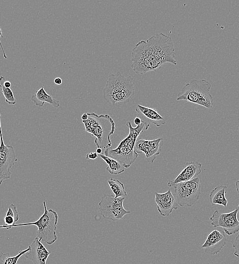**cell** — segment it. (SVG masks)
Here are the masks:
<instances>
[{"instance_id": "obj_32", "label": "cell", "mask_w": 239, "mask_h": 264, "mask_svg": "<svg viewBox=\"0 0 239 264\" xmlns=\"http://www.w3.org/2000/svg\"><path fill=\"white\" fill-rule=\"evenodd\" d=\"M102 150L101 148H98L96 150V153L98 154H102Z\"/></svg>"}, {"instance_id": "obj_16", "label": "cell", "mask_w": 239, "mask_h": 264, "mask_svg": "<svg viewBox=\"0 0 239 264\" xmlns=\"http://www.w3.org/2000/svg\"><path fill=\"white\" fill-rule=\"evenodd\" d=\"M135 111L140 117L145 118L146 120L145 122L149 124L151 123L159 127L166 123L164 118L155 109L137 105Z\"/></svg>"}, {"instance_id": "obj_5", "label": "cell", "mask_w": 239, "mask_h": 264, "mask_svg": "<svg viewBox=\"0 0 239 264\" xmlns=\"http://www.w3.org/2000/svg\"><path fill=\"white\" fill-rule=\"evenodd\" d=\"M211 87V84L206 80L193 79L182 88L176 100L191 102L211 109L214 105L213 96L210 93Z\"/></svg>"}, {"instance_id": "obj_30", "label": "cell", "mask_w": 239, "mask_h": 264, "mask_svg": "<svg viewBox=\"0 0 239 264\" xmlns=\"http://www.w3.org/2000/svg\"><path fill=\"white\" fill-rule=\"evenodd\" d=\"M235 188L237 192L239 194V180L236 181L235 183Z\"/></svg>"}, {"instance_id": "obj_7", "label": "cell", "mask_w": 239, "mask_h": 264, "mask_svg": "<svg viewBox=\"0 0 239 264\" xmlns=\"http://www.w3.org/2000/svg\"><path fill=\"white\" fill-rule=\"evenodd\" d=\"M201 180L200 177L174 184V195L181 207H191L199 199Z\"/></svg>"}, {"instance_id": "obj_31", "label": "cell", "mask_w": 239, "mask_h": 264, "mask_svg": "<svg viewBox=\"0 0 239 264\" xmlns=\"http://www.w3.org/2000/svg\"><path fill=\"white\" fill-rule=\"evenodd\" d=\"M81 118L82 119V120H87V119L88 118V115H87V113H83L82 115V116L81 117Z\"/></svg>"}, {"instance_id": "obj_25", "label": "cell", "mask_w": 239, "mask_h": 264, "mask_svg": "<svg viewBox=\"0 0 239 264\" xmlns=\"http://www.w3.org/2000/svg\"><path fill=\"white\" fill-rule=\"evenodd\" d=\"M98 154L96 152H90L86 155V159H95L98 157Z\"/></svg>"}, {"instance_id": "obj_4", "label": "cell", "mask_w": 239, "mask_h": 264, "mask_svg": "<svg viewBox=\"0 0 239 264\" xmlns=\"http://www.w3.org/2000/svg\"><path fill=\"white\" fill-rule=\"evenodd\" d=\"M88 118L82 120L85 131L95 137V143L97 148L107 149L111 147L110 136L115 131V122L107 114L97 115L87 113Z\"/></svg>"}, {"instance_id": "obj_12", "label": "cell", "mask_w": 239, "mask_h": 264, "mask_svg": "<svg viewBox=\"0 0 239 264\" xmlns=\"http://www.w3.org/2000/svg\"><path fill=\"white\" fill-rule=\"evenodd\" d=\"M227 238L222 228L212 230L201 246L204 253L211 255L218 254L226 245Z\"/></svg>"}, {"instance_id": "obj_11", "label": "cell", "mask_w": 239, "mask_h": 264, "mask_svg": "<svg viewBox=\"0 0 239 264\" xmlns=\"http://www.w3.org/2000/svg\"><path fill=\"white\" fill-rule=\"evenodd\" d=\"M163 145V138H160L153 140H146L142 139H137L134 149L138 154L143 152L146 160L148 162H153L161 152Z\"/></svg>"}, {"instance_id": "obj_8", "label": "cell", "mask_w": 239, "mask_h": 264, "mask_svg": "<svg viewBox=\"0 0 239 264\" xmlns=\"http://www.w3.org/2000/svg\"><path fill=\"white\" fill-rule=\"evenodd\" d=\"M125 197H115L114 196L105 194L101 196L99 203L101 215L105 219L113 221L122 219L125 215L131 211L126 210L123 206Z\"/></svg>"}, {"instance_id": "obj_28", "label": "cell", "mask_w": 239, "mask_h": 264, "mask_svg": "<svg viewBox=\"0 0 239 264\" xmlns=\"http://www.w3.org/2000/svg\"><path fill=\"white\" fill-rule=\"evenodd\" d=\"M141 122H142V120L138 116L135 117L134 120V122L137 126L140 125L141 124Z\"/></svg>"}, {"instance_id": "obj_15", "label": "cell", "mask_w": 239, "mask_h": 264, "mask_svg": "<svg viewBox=\"0 0 239 264\" xmlns=\"http://www.w3.org/2000/svg\"><path fill=\"white\" fill-rule=\"evenodd\" d=\"M201 172V164L199 162L191 161L186 164L185 168L173 180L167 183L168 187H172L174 184L191 180Z\"/></svg>"}, {"instance_id": "obj_21", "label": "cell", "mask_w": 239, "mask_h": 264, "mask_svg": "<svg viewBox=\"0 0 239 264\" xmlns=\"http://www.w3.org/2000/svg\"><path fill=\"white\" fill-rule=\"evenodd\" d=\"M31 249L29 246L26 249L20 251L16 255L11 256L10 253H1L0 254V264H17L19 258Z\"/></svg>"}, {"instance_id": "obj_9", "label": "cell", "mask_w": 239, "mask_h": 264, "mask_svg": "<svg viewBox=\"0 0 239 264\" xmlns=\"http://www.w3.org/2000/svg\"><path fill=\"white\" fill-rule=\"evenodd\" d=\"M17 158L13 147L4 143L1 127L0 114V185L11 176V169Z\"/></svg>"}, {"instance_id": "obj_24", "label": "cell", "mask_w": 239, "mask_h": 264, "mask_svg": "<svg viewBox=\"0 0 239 264\" xmlns=\"http://www.w3.org/2000/svg\"><path fill=\"white\" fill-rule=\"evenodd\" d=\"M232 246L234 249V255L239 257V233L235 238Z\"/></svg>"}, {"instance_id": "obj_23", "label": "cell", "mask_w": 239, "mask_h": 264, "mask_svg": "<svg viewBox=\"0 0 239 264\" xmlns=\"http://www.w3.org/2000/svg\"><path fill=\"white\" fill-rule=\"evenodd\" d=\"M6 215L12 217L16 222L18 221L19 217L15 204L12 203L9 205Z\"/></svg>"}, {"instance_id": "obj_1", "label": "cell", "mask_w": 239, "mask_h": 264, "mask_svg": "<svg viewBox=\"0 0 239 264\" xmlns=\"http://www.w3.org/2000/svg\"><path fill=\"white\" fill-rule=\"evenodd\" d=\"M175 56L171 38L161 32L136 44L131 51V67L136 74H144L165 63L176 65Z\"/></svg>"}, {"instance_id": "obj_20", "label": "cell", "mask_w": 239, "mask_h": 264, "mask_svg": "<svg viewBox=\"0 0 239 264\" xmlns=\"http://www.w3.org/2000/svg\"><path fill=\"white\" fill-rule=\"evenodd\" d=\"M107 182L110 189L114 194V196L115 197H125L127 196V193L125 189L124 184L118 180L114 179L111 178Z\"/></svg>"}, {"instance_id": "obj_10", "label": "cell", "mask_w": 239, "mask_h": 264, "mask_svg": "<svg viewBox=\"0 0 239 264\" xmlns=\"http://www.w3.org/2000/svg\"><path fill=\"white\" fill-rule=\"evenodd\" d=\"M239 204L233 211L227 213L216 210L210 218L211 225L214 227H221L228 236L233 235L239 232V221L237 218Z\"/></svg>"}, {"instance_id": "obj_6", "label": "cell", "mask_w": 239, "mask_h": 264, "mask_svg": "<svg viewBox=\"0 0 239 264\" xmlns=\"http://www.w3.org/2000/svg\"><path fill=\"white\" fill-rule=\"evenodd\" d=\"M43 214L37 221L31 222V224L37 227V237L40 241L51 245L57 239L56 230L58 215L55 211L47 209L45 201L43 202Z\"/></svg>"}, {"instance_id": "obj_3", "label": "cell", "mask_w": 239, "mask_h": 264, "mask_svg": "<svg viewBox=\"0 0 239 264\" xmlns=\"http://www.w3.org/2000/svg\"><path fill=\"white\" fill-rule=\"evenodd\" d=\"M133 80L131 76L125 77L120 72L109 74L103 89L104 99L113 106L127 103L135 93Z\"/></svg>"}, {"instance_id": "obj_27", "label": "cell", "mask_w": 239, "mask_h": 264, "mask_svg": "<svg viewBox=\"0 0 239 264\" xmlns=\"http://www.w3.org/2000/svg\"><path fill=\"white\" fill-rule=\"evenodd\" d=\"M54 83L57 85H61L63 83V80L62 79L59 78V77H56V78H55L54 79V81H53Z\"/></svg>"}, {"instance_id": "obj_22", "label": "cell", "mask_w": 239, "mask_h": 264, "mask_svg": "<svg viewBox=\"0 0 239 264\" xmlns=\"http://www.w3.org/2000/svg\"><path fill=\"white\" fill-rule=\"evenodd\" d=\"M6 79L4 76H0V88L2 93L5 98L6 102L9 105H15L16 100L14 97L13 92L10 88H6L4 86V83Z\"/></svg>"}, {"instance_id": "obj_14", "label": "cell", "mask_w": 239, "mask_h": 264, "mask_svg": "<svg viewBox=\"0 0 239 264\" xmlns=\"http://www.w3.org/2000/svg\"><path fill=\"white\" fill-rule=\"evenodd\" d=\"M31 249L25 254L26 259L31 260L34 264H46L51 253L36 237L31 245Z\"/></svg>"}, {"instance_id": "obj_17", "label": "cell", "mask_w": 239, "mask_h": 264, "mask_svg": "<svg viewBox=\"0 0 239 264\" xmlns=\"http://www.w3.org/2000/svg\"><path fill=\"white\" fill-rule=\"evenodd\" d=\"M31 100L36 106L38 107H43L45 103L50 104L55 108H58L60 106L59 101L48 94L43 87H41L35 92L32 96Z\"/></svg>"}, {"instance_id": "obj_19", "label": "cell", "mask_w": 239, "mask_h": 264, "mask_svg": "<svg viewBox=\"0 0 239 264\" xmlns=\"http://www.w3.org/2000/svg\"><path fill=\"white\" fill-rule=\"evenodd\" d=\"M100 157L107 164L106 170L111 175H118L125 171V166L121 162L103 154H100Z\"/></svg>"}, {"instance_id": "obj_18", "label": "cell", "mask_w": 239, "mask_h": 264, "mask_svg": "<svg viewBox=\"0 0 239 264\" xmlns=\"http://www.w3.org/2000/svg\"><path fill=\"white\" fill-rule=\"evenodd\" d=\"M227 187L224 185H219L214 188L210 194V201L212 206L216 205H222L226 207L227 200L225 197Z\"/></svg>"}, {"instance_id": "obj_29", "label": "cell", "mask_w": 239, "mask_h": 264, "mask_svg": "<svg viewBox=\"0 0 239 264\" xmlns=\"http://www.w3.org/2000/svg\"><path fill=\"white\" fill-rule=\"evenodd\" d=\"M4 86L6 88H10L11 86V83L10 81L6 80L4 83Z\"/></svg>"}, {"instance_id": "obj_26", "label": "cell", "mask_w": 239, "mask_h": 264, "mask_svg": "<svg viewBox=\"0 0 239 264\" xmlns=\"http://www.w3.org/2000/svg\"><path fill=\"white\" fill-rule=\"evenodd\" d=\"M1 38H4V36H3V33H2V29L0 27V46H1V47L2 48L3 53L4 57L5 59H7V55H6V54L5 53V52L4 51V48H3V46H2V44L1 42Z\"/></svg>"}, {"instance_id": "obj_2", "label": "cell", "mask_w": 239, "mask_h": 264, "mask_svg": "<svg viewBox=\"0 0 239 264\" xmlns=\"http://www.w3.org/2000/svg\"><path fill=\"white\" fill-rule=\"evenodd\" d=\"M150 125V124L142 120L140 125L133 127L130 122H127L126 125L129 129L128 135L115 149L110 147L105 149L104 155L121 162L125 168L130 167L139 155L134 149L136 141L144 131L148 129Z\"/></svg>"}, {"instance_id": "obj_13", "label": "cell", "mask_w": 239, "mask_h": 264, "mask_svg": "<svg viewBox=\"0 0 239 264\" xmlns=\"http://www.w3.org/2000/svg\"><path fill=\"white\" fill-rule=\"evenodd\" d=\"M155 194L157 210L161 216H168L173 210L178 209V205L170 190L163 193L155 192Z\"/></svg>"}]
</instances>
